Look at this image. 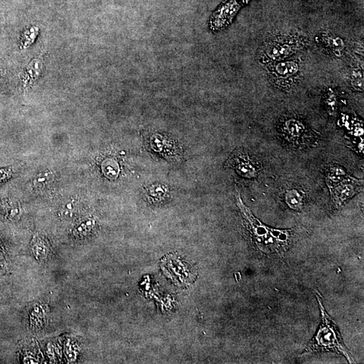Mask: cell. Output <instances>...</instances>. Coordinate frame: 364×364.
Instances as JSON below:
<instances>
[{
    "label": "cell",
    "instance_id": "cell-1",
    "mask_svg": "<svg viewBox=\"0 0 364 364\" xmlns=\"http://www.w3.org/2000/svg\"><path fill=\"white\" fill-rule=\"evenodd\" d=\"M235 199L248 230L252 235L253 241L258 248L266 254H280L285 252L290 241L291 231L268 228L253 215L249 208L243 202L237 190L235 193Z\"/></svg>",
    "mask_w": 364,
    "mask_h": 364
},
{
    "label": "cell",
    "instance_id": "cell-2",
    "mask_svg": "<svg viewBox=\"0 0 364 364\" xmlns=\"http://www.w3.org/2000/svg\"><path fill=\"white\" fill-rule=\"evenodd\" d=\"M309 38L301 31H289L268 36L262 43L258 58L262 64L287 60L308 46Z\"/></svg>",
    "mask_w": 364,
    "mask_h": 364
},
{
    "label": "cell",
    "instance_id": "cell-3",
    "mask_svg": "<svg viewBox=\"0 0 364 364\" xmlns=\"http://www.w3.org/2000/svg\"><path fill=\"white\" fill-rule=\"evenodd\" d=\"M316 297L321 312L322 322L319 327L318 332L310 341L303 354L320 351L335 352L338 354L346 357L350 363H353L354 361L352 358L351 354L343 344L337 325L326 312L318 291L316 292Z\"/></svg>",
    "mask_w": 364,
    "mask_h": 364
},
{
    "label": "cell",
    "instance_id": "cell-4",
    "mask_svg": "<svg viewBox=\"0 0 364 364\" xmlns=\"http://www.w3.org/2000/svg\"><path fill=\"white\" fill-rule=\"evenodd\" d=\"M270 83L275 87L289 91L301 79L300 64L297 60H282L265 64Z\"/></svg>",
    "mask_w": 364,
    "mask_h": 364
},
{
    "label": "cell",
    "instance_id": "cell-5",
    "mask_svg": "<svg viewBox=\"0 0 364 364\" xmlns=\"http://www.w3.org/2000/svg\"><path fill=\"white\" fill-rule=\"evenodd\" d=\"M144 138L146 146L150 151L166 160L178 163L183 159V148L176 140L157 132L146 133Z\"/></svg>",
    "mask_w": 364,
    "mask_h": 364
},
{
    "label": "cell",
    "instance_id": "cell-6",
    "mask_svg": "<svg viewBox=\"0 0 364 364\" xmlns=\"http://www.w3.org/2000/svg\"><path fill=\"white\" fill-rule=\"evenodd\" d=\"M249 1L225 0L211 16L209 22L211 30L215 33L218 32L230 26L240 8L247 4Z\"/></svg>",
    "mask_w": 364,
    "mask_h": 364
},
{
    "label": "cell",
    "instance_id": "cell-7",
    "mask_svg": "<svg viewBox=\"0 0 364 364\" xmlns=\"http://www.w3.org/2000/svg\"><path fill=\"white\" fill-rule=\"evenodd\" d=\"M331 197L334 205L337 208L341 207L361 189V181L353 177H346L342 181L329 184Z\"/></svg>",
    "mask_w": 364,
    "mask_h": 364
},
{
    "label": "cell",
    "instance_id": "cell-8",
    "mask_svg": "<svg viewBox=\"0 0 364 364\" xmlns=\"http://www.w3.org/2000/svg\"><path fill=\"white\" fill-rule=\"evenodd\" d=\"M225 167L232 168L243 178L252 179L258 176V170L248 152L242 149H235L229 157Z\"/></svg>",
    "mask_w": 364,
    "mask_h": 364
},
{
    "label": "cell",
    "instance_id": "cell-9",
    "mask_svg": "<svg viewBox=\"0 0 364 364\" xmlns=\"http://www.w3.org/2000/svg\"><path fill=\"white\" fill-rule=\"evenodd\" d=\"M316 43L331 56L339 58L344 53L346 43L340 36L330 31H321L315 37Z\"/></svg>",
    "mask_w": 364,
    "mask_h": 364
},
{
    "label": "cell",
    "instance_id": "cell-10",
    "mask_svg": "<svg viewBox=\"0 0 364 364\" xmlns=\"http://www.w3.org/2000/svg\"><path fill=\"white\" fill-rule=\"evenodd\" d=\"M279 127L286 139L293 143H298L308 132L306 124L296 117H288L283 119Z\"/></svg>",
    "mask_w": 364,
    "mask_h": 364
},
{
    "label": "cell",
    "instance_id": "cell-11",
    "mask_svg": "<svg viewBox=\"0 0 364 364\" xmlns=\"http://www.w3.org/2000/svg\"><path fill=\"white\" fill-rule=\"evenodd\" d=\"M169 188L162 183H154L147 188V196L152 202H161L169 195Z\"/></svg>",
    "mask_w": 364,
    "mask_h": 364
},
{
    "label": "cell",
    "instance_id": "cell-12",
    "mask_svg": "<svg viewBox=\"0 0 364 364\" xmlns=\"http://www.w3.org/2000/svg\"><path fill=\"white\" fill-rule=\"evenodd\" d=\"M285 202L289 207L294 211H299L303 209V197L296 189L287 190L285 194Z\"/></svg>",
    "mask_w": 364,
    "mask_h": 364
},
{
    "label": "cell",
    "instance_id": "cell-13",
    "mask_svg": "<svg viewBox=\"0 0 364 364\" xmlns=\"http://www.w3.org/2000/svg\"><path fill=\"white\" fill-rule=\"evenodd\" d=\"M326 176L327 184L329 185L342 181L348 176L342 167L337 165H332L328 167Z\"/></svg>",
    "mask_w": 364,
    "mask_h": 364
},
{
    "label": "cell",
    "instance_id": "cell-14",
    "mask_svg": "<svg viewBox=\"0 0 364 364\" xmlns=\"http://www.w3.org/2000/svg\"><path fill=\"white\" fill-rule=\"evenodd\" d=\"M54 180V175L53 172L49 170L41 171L38 173L33 180V185L36 188L44 189L51 184Z\"/></svg>",
    "mask_w": 364,
    "mask_h": 364
},
{
    "label": "cell",
    "instance_id": "cell-15",
    "mask_svg": "<svg viewBox=\"0 0 364 364\" xmlns=\"http://www.w3.org/2000/svg\"><path fill=\"white\" fill-rule=\"evenodd\" d=\"M78 211H79V204L76 203L74 201H70L62 208L61 211V215L64 219H72L77 215Z\"/></svg>",
    "mask_w": 364,
    "mask_h": 364
},
{
    "label": "cell",
    "instance_id": "cell-16",
    "mask_svg": "<svg viewBox=\"0 0 364 364\" xmlns=\"http://www.w3.org/2000/svg\"><path fill=\"white\" fill-rule=\"evenodd\" d=\"M95 225V221L91 218L85 220L76 227L74 230V235L76 237H83L89 233Z\"/></svg>",
    "mask_w": 364,
    "mask_h": 364
},
{
    "label": "cell",
    "instance_id": "cell-17",
    "mask_svg": "<svg viewBox=\"0 0 364 364\" xmlns=\"http://www.w3.org/2000/svg\"><path fill=\"white\" fill-rule=\"evenodd\" d=\"M351 84L352 87L358 91H363L364 76L363 72L360 70H353L351 75Z\"/></svg>",
    "mask_w": 364,
    "mask_h": 364
},
{
    "label": "cell",
    "instance_id": "cell-18",
    "mask_svg": "<svg viewBox=\"0 0 364 364\" xmlns=\"http://www.w3.org/2000/svg\"><path fill=\"white\" fill-rule=\"evenodd\" d=\"M325 103L328 110L330 112H334L337 105V97L335 93L332 90H329L325 97Z\"/></svg>",
    "mask_w": 364,
    "mask_h": 364
},
{
    "label": "cell",
    "instance_id": "cell-19",
    "mask_svg": "<svg viewBox=\"0 0 364 364\" xmlns=\"http://www.w3.org/2000/svg\"><path fill=\"white\" fill-rule=\"evenodd\" d=\"M37 244V245H34V252L36 258L41 260H43L46 258L47 256V247L43 244Z\"/></svg>",
    "mask_w": 364,
    "mask_h": 364
},
{
    "label": "cell",
    "instance_id": "cell-20",
    "mask_svg": "<svg viewBox=\"0 0 364 364\" xmlns=\"http://www.w3.org/2000/svg\"><path fill=\"white\" fill-rule=\"evenodd\" d=\"M5 256L4 253H3V249H1V246H0V265H3L5 263Z\"/></svg>",
    "mask_w": 364,
    "mask_h": 364
}]
</instances>
